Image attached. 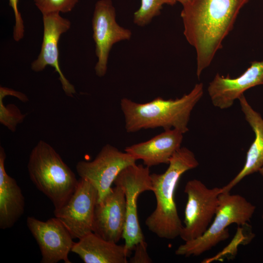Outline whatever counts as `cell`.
Returning a JSON list of instances; mask_svg holds the SVG:
<instances>
[{"label": "cell", "instance_id": "cell-11", "mask_svg": "<svg viewBox=\"0 0 263 263\" xmlns=\"http://www.w3.org/2000/svg\"><path fill=\"white\" fill-rule=\"evenodd\" d=\"M27 225L39 247L41 263H71L68 255L75 242L71 234L55 217L46 221L28 217Z\"/></svg>", "mask_w": 263, "mask_h": 263}, {"label": "cell", "instance_id": "cell-20", "mask_svg": "<svg viewBox=\"0 0 263 263\" xmlns=\"http://www.w3.org/2000/svg\"><path fill=\"white\" fill-rule=\"evenodd\" d=\"M4 96L0 94V121L11 131L15 132L17 125L23 120L25 115L22 114L14 105L5 107L3 103Z\"/></svg>", "mask_w": 263, "mask_h": 263}, {"label": "cell", "instance_id": "cell-23", "mask_svg": "<svg viewBox=\"0 0 263 263\" xmlns=\"http://www.w3.org/2000/svg\"><path fill=\"white\" fill-rule=\"evenodd\" d=\"M147 244L145 240L137 243L134 246V253L130 259L131 263H150L152 260L147 252Z\"/></svg>", "mask_w": 263, "mask_h": 263}, {"label": "cell", "instance_id": "cell-22", "mask_svg": "<svg viewBox=\"0 0 263 263\" xmlns=\"http://www.w3.org/2000/svg\"><path fill=\"white\" fill-rule=\"evenodd\" d=\"M19 0H9V5L12 7L15 16V23L13 28V38L16 41L21 40L24 33L23 20L18 8Z\"/></svg>", "mask_w": 263, "mask_h": 263}, {"label": "cell", "instance_id": "cell-4", "mask_svg": "<svg viewBox=\"0 0 263 263\" xmlns=\"http://www.w3.org/2000/svg\"><path fill=\"white\" fill-rule=\"evenodd\" d=\"M27 169L31 180L51 201L55 210L67 203L78 184L75 173L59 154L42 140L32 150Z\"/></svg>", "mask_w": 263, "mask_h": 263}, {"label": "cell", "instance_id": "cell-5", "mask_svg": "<svg viewBox=\"0 0 263 263\" xmlns=\"http://www.w3.org/2000/svg\"><path fill=\"white\" fill-rule=\"evenodd\" d=\"M256 207L239 194L221 192L213 221L206 232L194 240L186 242L176 250L175 254L197 256L210 250L229 236L227 227L232 224L244 225L250 221Z\"/></svg>", "mask_w": 263, "mask_h": 263}, {"label": "cell", "instance_id": "cell-24", "mask_svg": "<svg viewBox=\"0 0 263 263\" xmlns=\"http://www.w3.org/2000/svg\"><path fill=\"white\" fill-rule=\"evenodd\" d=\"M177 1L179 2L183 6H184L189 3L191 0H177Z\"/></svg>", "mask_w": 263, "mask_h": 263}, {"label": "cell", "instance_id": "cell-19", "mask_svg": "<svg viewBox=\"0 0 263 263\" xmlns=\"http://www.w3.org/2000/svg\"><path fill=\"white\" fill-rule=\"evenodd\" d=\"M177 0H141L139 8L133 14V22L140 27L149 24L155 17L159 16L164 4L173 6Z\"/></svg>", "mask_w": 263, "mask_h": 263}, {"label": "cell", "instance_id": "cell-13", "mask_svg": "<svg viewBox=\"0 0 263 263\" xmlns=\"http://www.w3.org/2000/svg\"><path fill=\"white\" fill-rule=\"evenodd\" d=\"M263 84V60L254 61L236 78L217 73L209 83L207 91L212 104L220 109H225L231 107L245 91Z\"/></svg>", "mask_w": 263, "mask_h": 263}, {"label": "cell", "instance_id": "cell-25", "mask_svg": "<svg viewBox=\"0 0 263 263\" xmlns=\"http://www.w3.org/2000/svg\"><path fill=\"white\" fill-rule=\"evenodd\" d=\"M260 173V174L263 176V166L262 167V168L260 169L259 171ZM262 219L263 220V214H262Z\"/></svg>", "mask_w": 263, "mask_h": 263}, {"label": "cell", "instance_id": "cell-2", "mask_svg": "<svg viewBox=\"0 0 263 263\" xmlns=\"http://www.w3.org/2000/svg\"><path fill=\"white\" fill-rule=\"evenodd\" d=\"M198 165L194 153L186 147H181L170 159L164 173L150 174L156 206L146 219L145 224L159 238L174 239L180 236L183 225L175 201V189L181 176Z\"/></svg>", "mask_w": 263, "mask_h": 263}, {"label": "cell", "instance_id": "cell-1", "mask_svg": "<svg viewBox=\"0 0 263 263\" xmlns=\"http://www.w3.org/2000/svg\"><path fill=\"white\" fill-rule=\"evenodd\" d=\"M249 0H191L183 6L184 35L196 51L198 78L222 47L240 10Z\"/></svg>", "mask_w": 263, "mask_h": 263}, {"label": "cell", "instance_id": "cell-8", "mask_svg": "<svg viewBox=\"0 0 263 263\" xmlns=\"http://www.w3.org/2000/svg\"><path fill=\"white\" fill-rule=\"evenodd\" d=\"M92 26L97 57L95 72L98 76L102 77L107 73L109 54L113 45L130 40L132 33L117 22L115 9L111 0H99L96 2Z\"/></svg>", "mask_w": 263, "mask_h": 263}, {"label": "cell", "instance_id": "cell-15", "mask_svg": "<svg viewBox=\"0 0 263 263\" xmlns=\"http://www.w3.org/2000/svg\"><path fill=\"white\" fill-rule=\"evenodd\" d=\"M183 133L172 129L165 130L150 140L127 147L125 151L148 167L169 164L170 159L181 147Z\"/></svg>", "mask_w": 263, "mask_h": 263}, {"label": "cell", "instance_id": "cell-18", "mask_svg": "<svg viewBox=\"0 0 263 263\" xmlns=\"http://www.w3.org/2000/svg\"><path fill=\"white\" fill-rule=\"evenodd\" d=\"M71 251L85 263H127L129 256L124 244L107 241L93 232L75 243Z\"/></svg>", "mask_w": 263, "mask_h": 263}, {"label": "cell", "instance_id": "cell-9", "mask_svg": "<svg viewBox=\"0 0 263 263\" xmlns=\"http://www.w3.org/2000/svg\"><path fill=\"white\" fill-rule=\"evenodd\" d=\"M136 160L126 152L110 145H105L92 161H80L76 165L80 178L88 180L98 192L100 203L111 191L112 185L119 173L136 164Z\"/></svg>", "mask_w": 263, "mask_h": 263}, {"label": "cell", "instance_id": "cell-12", "mask_svg": "<svg viewBox=\"0 0 263 263\" xmlns=\"http://www.w3.org/2000/svg\"><path fill=\"white\" fill-rule=\"evenodd\" d=\"M43 35L40 53L31 64L36 72L43 71L47 66L54 68L59 75L62 89L68 96L76 93L75 87L65 77L59 65L58 43L62 34L71 27L70 21L60 16L59 13L43 14Z\"/></svg>", "mask_w": 263, "mask_h": 263}, {"label": "cell", "instance_id": "cell-7", "mask_svg": "<svg viewBox=\"0 0 263 263\" xmlns=\"http://www.w3.org/2000/svg\"><path fill=\"white\" fill-rule=\"evenodd\" d=\"M150 174L149 167L134 164L123 169L113 183L125 194L126 220L122 238L129 255L137 243L145 240L137 215V201L142 193L152 191Z\"/></svg>", "mask_w": 263, "mask_h": 263}, {"label": "cell", "instance_id": "cell-14", "mask_svg": "<svg viewBox=\"0 0 263 263\" xmlns=\"http://www.w3.org/2000/svg\"><path fill=\"white\" fill-rule=\"evenodd\" d=\"M126 220L125 194L120 187L115 186L96 204L92 232L107 241L117 243L122 238Z\"/></svg>", "mask_w": 263, "mask_h": 263}, {"label": "cell", "instance_id": "cell-10", "mask_svg": "<svg viewBox=\"0 0 263 263\" xmlns=\"http://www.w3.org/2000/svg\"><path fill=\"white\" fill-rule=\"evenodd\" d=\"M98 192L87 179L80 178L77 187L67 203L55 210L54 214L69 231L73 239L78 240L92 232Z\"/></svg>", "mask_w": 263, "mask_h": 263}, {"label": "cell", "instance_id": "cell-3", "mask_svg": "<svg viewBox=\"0 0 263 263\" xmlns=\"http://www.w3.org/2000/svg\"><path fill=\"white\" fill-rule=\"evenodd\" d=\"M204 94L202 83L179 98L164 99L158 97L145 103H138L123 98L120 106L125 117L128 132L142 129L163 128L175 129L183 133L188 132V124L192 110Z\"/></svg>", "mask_w": 263, "mask_h": 263}, {"label": "cell", "instance_id": "cell-16", "mask_svg": "<svg viewBox=\"0 0 263 263\" xmlns=\"http://www.w3.org/2000/svg\"><path fill=\"white\" fill-rule=\"evenodd\" d=\"M238 99L245 119L255 133V139L248 150L243 168L228 183L221 188V192H230L244 178L259 171L263 166V118L248 103L244 94Z\"/></svg>", "mask_w": 263, "mask_h": 263}, {"label": "cell", "instance_id": "cell-6", "mask_svg": "<svg viewBox=\"0 0 263 263\" xmlns=\"http://www.w3.org/2000/svg\"><path fill=\"white\" fill-rule=\"evenodd\" d=\"M184 192L188 200L180 237L186 242L201 236L209 227L219 206L221 188H209L192 179L186 183Z\"/></svg>", "mask_w": 263, "mask_h": 263}, {"label": "cell", "instance_id": "cell-17", "mask_svg": "<svg viewBox=\"0 0 263 263\" xmlns=\"http://www.w3.org/2000/svg\"><path fill=\"white\" fill-rule=\"evenodd\" d=\"M6 153L0 148V228L12 227L23 215L25 199L21 189L15 179L5 169Z\"/></svg>", "mask_w": 263, "mask_h": 263}, {"label": "cell", "instance_id": "cell-21", "mask_svg": "<svg viewBox=\"0 0 263 263\" xmlns=\"http://www.w3.org/2000/svg\"><path fill=\"white\" fill-rule=\"evenodd\" d=\"M79 0H34L38 9L43 14L67 13L71 11Z\"/></svg>", "mask_w": 263, "mask_h": 263}]
</instances>
